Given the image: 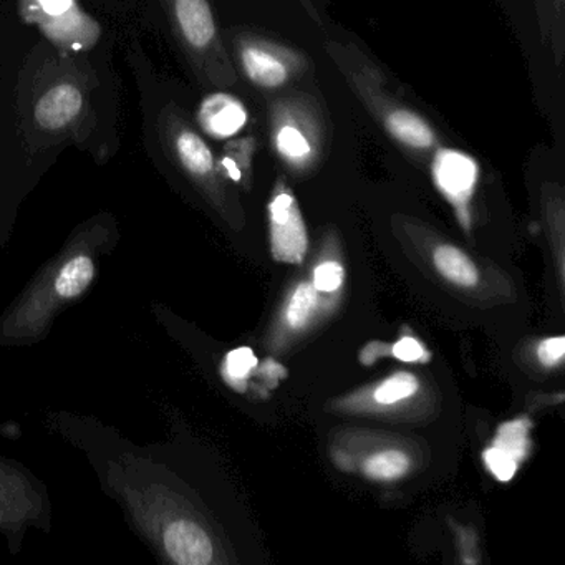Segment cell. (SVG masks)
<instances>
[{
    "label": "cell",
    "mask_w": 565,
    "mask_h": 565,
    "mask_svg": "<svg viewBox=\"0 0 565 565\" xmlns=\"http://www.w3.org/2000/svg\"><path fill=\"white\" fill-rule=\"evenodd\" d=\"M392 353L402 362H426L429 359L425 347L418 340L412 339V337L398 340L393 345Z\"/></svg>",
    "instance_id": "20"
},
{
    "label": "cell",
    "mask_w": 565,
    "mask_h": 565,
    "mask_svg": "<svg viewBox=\"0 0 565 565\" xmlns=\"http://www.w3.org/2000/svg\"><path fill=\"white\" fill-rule=\"evenodd\" d=\"M269 221L273 256L279 263H302L309 247V236L299 204L286 184H277L269 204Z\"/></svg>",
    "instance_id": "6"
},
{
    "label": "cell",
    "mask_w": 565,
    "mask_h": 565,
    "mask_svg": "<svg viewBox=\"0 0 565 565\" xmlns=\"http://www.w3.org/2000/svg\"><path fill=\"white\" fill-rule=\"evenodd\" d=\"M178 47L203 82L224 87L234 72L217 32L210 0H161Z\"/></svg>",
    "instance_id": "2"
},
{
    "label": "cell",
    "mask_w": 565,
    "mask_h": 565,
    "mask_svg": "<svg viewBox=\"0 0 565 565\" xmlns=\"http://www.w3.org/2000/svg\"><path fill=\"white\" fill-rule=\"evenodd\" d=\"M409 458L402 451H382L370 456L363 465V471L376 481H392L408 472Z\"/></svg>",
    "instance_id": "13"
},
{
    "label": "cell",
    "mask_w": 565,
    "mask_h": 565,
    "mask_svg": "<svg viewBox=\"0 0 565 565\" xmlns=\"http://www.w3.org/2000/svg\"><path fill=\"white\" fill-rule=\"evenodd\" d=\"M164 548L180 565H207L213 562V544L206 532L190 521L170 524L163 534Z\"/></svg>",
    "instance_id": "9"
},
{
    "label": "cell",
    "mask_w": 565,
    "mask_h": 565,
    "mask_svg": "<svg viewBox=\"0 0 565 565\" xmlns=\"http://www.w3.org/2000/svg\"><path fill=\"white\" fill-rule=\"evenodd\" d=\"M249 114L239 98L214 92L203 98L196 111L200 130L213 140H231L246 128Z\"/></svg>",
    "instance_id": "8"
},
{
    "label": "cell",
    "mask_w": 565,
    "mask_h": 565,
    "mask_svg": "<svg viewBox=\"0 0 565 565\" xmlns=\"http://www.w3.org/2000/svg\"><path fill=\"white\" fill-rule=\"evenodd\" d=\"M435 266L443 277L456 286L472 287L478 282V269L468 256L452 246H439L435 250Z\"/></svg>",
    "instance_id": "12"
},
{
    "label": "cell",
    "mask_w": 565,
    "mask_h": 565,
    "mask_svg": "<svg viewBox=\"0 0 565 565\" xmlns=\"http://www.w3.org/2000/svg\"><path fill=\"white\" fill-rule=\"evenodd\" d=\"M237 55L246 77L257 87L276 90L289 84L302 68V58L273 42L244 38L237 42Z\"/></svg>",
    "instance_id": "5"
},
{
    "label": "cell",
    "mask_w": 565,
    "mask_h": 565,
    "mask_svg": "<svg viewBox=\"0 0 565 565\" xmlns=\"http://www.w3.org/2000/svg\"><path fill=\"white\" fill-rule=\"evenodd\" d=\"M382 124L390 137L409 150L429 151L438 143L435 130L409 108L390 105L382 114Z\"/></svg>",
    "instance_id": "10"
},
{
    "label": "cell",
    "mask_w": 565,
    "mask_h": 565,
    "mask_svg": "<svg viewBox=\"0 0 565 565\" xmlns=\"http://www.w3.org/2000/svg\"><path fill=\"white\" fill-rule=\"evenodd\" d=\"M256 147L254 137H234V140H231L221 151L220 160H216L220 173L234 183H244V180L249 178Z\"/></svg>",
    "instance_id": "11"
},
{
    "label": "cell",
    "mask_w": 565,
    "mask_h": 565,
    "mask_svg": "<svg viewBox=\"0 0 565 565\" xmlns=\"http://www.w3.org/2000/svg\"><path fill=\"white\" fill-rule=\"evenodd\" d=\"M418 388V380L412 373H396V375L390 376L376 388L375 399L382 403V405H392V403L415 395Z\"/></svg>",
    "instance_id": "16"
},
{
    "label": "cell",
    "mask_w": 565,
    "mask_h": 565,
    "mask_svg": "<svg viewBox=\"0 0 565 565\" xmlns=\"http://www.w3.org/2000/svg\"><path fill=\"white\" fill-rule=\"evenodd\" d=\"M343 267L339 263H323L313 273V287L320 292H333L342 286Z\"/></svg>",
    "instance_id": "18"
},
{
    "label": "cell",
    "mask_w": 565,
    "mask_h": 565,
    "mask_svg": "<svg viewBox=\"0 0 565 565\" xmlns=\"http://www.w3.org/2000/svg\"><path fill=\"white\" fill-rule=\"evenodd\" d=\"M484 462L499 481H509V479L514 478L519 466V462L509 458L504 452L499 451L494 446H491V448L484 452Z\"/></svg>",
    "instance_id": "19"
},
{
    "label": "cell",
    "mask_w": 565,
    "mask_h": 565,
    "mask_svg": "<svg viewBox=\"0 0 565 565\" xmlns=\"http://www.w3.org/2000/svg\"><path fill=\"white\" fill-rule=\"evenodd\" d=\"M15 18L64 51H92L108 39L78 0H15Z\"/></svg>",
    "instance_id": "3"
},
{
    "label": "cell",
    "mask_w": 565,
    "mask_h": 565,
    "mask_svg": "<svg viewBox=\"0 0 565 565\" xmlns=\"http://www.w3.org/2000/svg\"><path fill=\"white\" fill-rule=\"evenodd\" d=\"M310 108L284 100L273 110L270 140L277 157L294 170H307L322 153V135Z\"/></svg>",
    "instance_id": "4"
},
{
    "label": "cell",
    "mask_w": 565,
    "mask_h": 565,
    "mask_svg": "<svg viewBox=\"0 0 565 565\" xmlns=\"http://www.w3.org/2000/svg\"><path fill=\"white\" fill-rule=\"evenodd\" d=\"M431 177L443 196L468 224V204L479 180V164L471 154L455 148H438L431 163Z\"/></svg>",
    "instance_id": "7"
},
{
    "label": "cell",
    "mask_w": 565,
    "mask_h": 565,
    "mask_svg": "<svg viewBox=\"0 0 565 565\" xmlns=\"http://www.w3.org/2000/svg\"><path fill=\"white\" fill-rule=\"evenodd\" d=\"M317 289L313 284H300L290 299L289 309H287V322L294 329H300L306 326L307 320L312 317L317 307Z\"/></svg>",
    "instance_id": "15"
},
{
    "label": "cell",
    "mask_w": 565,
    "mask_h": 565,
    "mask_svg": "<svg viewBox=\"0 0 565 565\" xmlns=\"http://www.w3.org/2000/svg\"><path fill=\"white\" fill-rule=\"evenodd\" d=\"M492 446L515 462H521L527 452V422L509 423L502 426Z\"/></svg>",
    "instance_id": "14"
},
{
    "label": "cell",
    "mask_w": 565,
    "mask_h": 565,
    "mask_svg": "<svg viewBox=\"0 0 565 565\" xmlns=\"http://www.w3.org/2000/svg\"><path fill=\"white\" fill-rule=\"evenodd\" d=\"M257 366V359L253 350L243 347V349L233 350L226 359V373L231 380H243Z\"/></svg>",
    "instance_id": "17"
},
{
    "label": "cell",
    "mask_w": 565,
    "mask_h": 565,
    "mask_svg": "<svg viewBox=\"0 0 565 565\" xmlns=\"http://www.w3.org/2000/svg\"><path fill=\"white\" fill-rule=\"evenodd\" d=\"M68 148L100 163L120 150L114 42L64 51L0 14V180L29 186Z\"/></svg>",
    "instance_id": "1"
},
{
    "label": "cell",
    "mask_w": 565,
    "mask_h": 565,
    "mask_svg": "<svg viewBox=\"0 0 565 565\" xmlns=\"http://www.w3.org/2000/svg\"><path fill=\"white\" fill-rule=\"evenodd\" d=\"M565 353V339L564 337H555V339H547L539 345L537 356L542 365L555 366L562 362Z\"/></svg>",
    "instance_id": "21"
}]
</instances>
